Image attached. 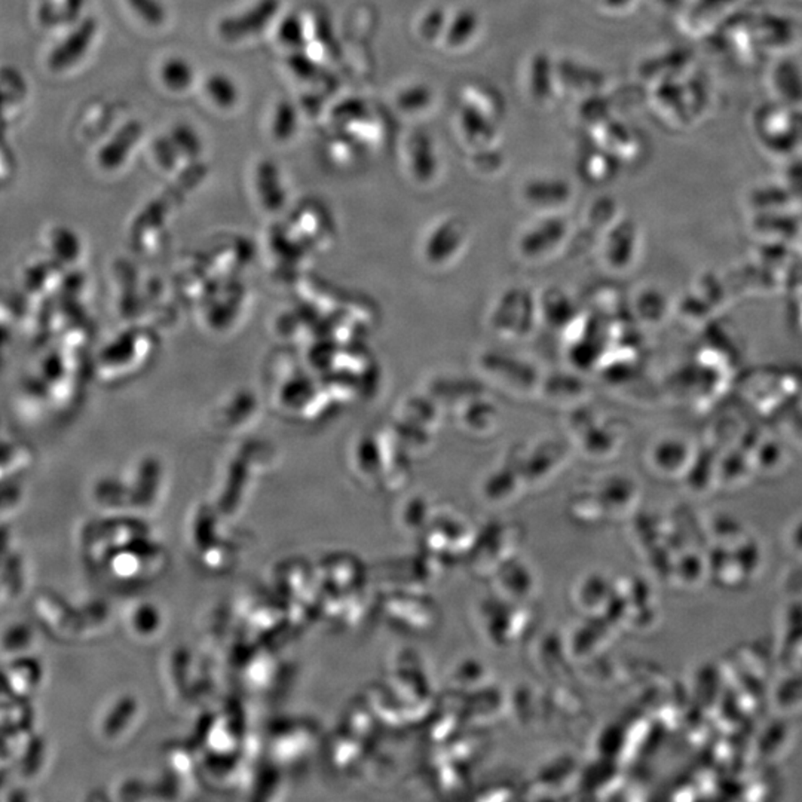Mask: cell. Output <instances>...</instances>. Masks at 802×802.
Returning a JSON list of instances; mask_svg holds the SVG:
<instances>
[{
	"label": "cell",
	"instance_id": "obj_1",
	"mask_svg": "<svg viewBox=\"0 0 802 802\" xmlns=\"http://www.w3.org/2000/svg\"><path fill=\"white\" fill-rule=\"evenodd\" d=\"M755 125L766 151L779 156H793L801 151L802 112L798 107H764L758 112Z\"/></svg>",
	"mask_w": 802,
	"mask_h": 802
},
{
	"label": "cell",
	"instance_id": "obj_2",
	"mask_svg": "<svg viewBox=\"0 0 802 802\" xmlns=\"http://www.w3.org/2000/svg\"><path fill=\"white\" fill-rule=\"evenodd\" d=\"M98 33V24L94 19L79 21L59 43L51 50L46 66L54 74H63L81 63L91 50Z\"/></svg>",
	"mask_w": 802,
	"mask_h": 802
},
{
	"label": "cell",
	"instance_id": "obj_3",
	"mask_svg": "<svg viewBox=\"0 0 802 802\" xmlns=\"http://www.w3.org/2000/svg\"><path fill=\"white\" fill-rule=\"evenodd\" d=\"M281 0H259L240 14L226 17L219 23V35L224 41L238 42L256 36L270 26L279 11Z\"/></svg>",
	"mask_w": 802,
	"mask_h": 802
},
{
	"label": "cell",
	"instance_id": "obj_4",
	"mask_svg": "<svg viewBox=\"0 0 802 802\" xmlns=\"http://www.w3.org/2000/svg\"><path fill=\"white\" fill-rule=\"evenodd\" d=\"M770 83L780 105L801 109L802 67L797 61L780 59L771 70Z\"/></svg>",
	"mask_w": 802,
	"mask_h": 802
},
{
	"label": "cell",
	"instance_id": "obj_5",
	"mask_svg": "<svg viewBox=\"0 0 802 802\" xmlns=\"http://www.w3.org/2000/svg\"><path fill=\"white\" fill-rule=\"evenodd\" d=\"M143 136V125L138 121H131L114 132V138L106 143L98 152V162L105 169H118L127 160L134 146L140 142Z\"/></svg>",
	"mask_w": 802,
	"mask_h": 802
},
{
	"label": "cell",
	"instance_id": "obj_6",
	"mask_svg": "<svg viewBox=\"0 0 802 802\" xmlns=\"http://www.w3.org/2000/svg\"><path fill=\"white\" fill-rule=\"evenodd\" d=\"M759 45L767 50H786L797 39V28L792 20L782 15L766 14L755 19Z\"/></svg>",
	"mask_w": 802,
	"mask_h": 802
},
{
	"label": "cell",
	"instance_id": "obj_7",
	"mask_svg": "<svg viewBox=\"0 0 802 802\" xmlns=\"http://www.w3.org/2000/svg\"><path fill=\"white\" fill-rule=\"evenodd\" d=\"M739 2L740 0H694L689 10V26L696 28L715 26Z\"/></svg>",
	"mask_w": 802,
	"mask_h": 802
},
{
	"label": "cell",
	"instance_id": "obj_8",
	"mask_svg": "<svg viewBox=\"0 0 802 802\" xmlns=\"http://www.w3.org/2000/svg\"><path fill=\"white\" fill-rule=\"evenodd\" d=\"M161 79L171 91H186L195 81V69L183 57H169L161 67Z\"/></svg>",
	"mask_w": 802,
	"mask_h": 802
},
{
	"label": "cell",
	"instance_id": "obj_9",
	"mask_svg": "<svg viewBox=\"0 0 802 802\" xmlns=\"http://www.w3.org/2000/svg\"><path fill=\"white\" fill-rule=\"evenodd\" d=\"M206 92L211 103L219 109H232L240 100V88L237 83L224 74L210 75L206 81Z\"/></svg>",
	"mask_w": 802,
	"mask_h": 802
},
{
	"label": "cell",
	"instance_id": "obj_10",
	"mask_svg": "<svg viewBox=\"0 0 802 802\" xmlns=\"http://www.w3.org/2000/svg\"><path fill=\"white\" fill-rule=\"evenodd\" d=\"M297 130L296 107L290 101H279L272 119V134L279 142H287Z\"/></svg>",
	"mask_w": 802,
	"mask_h": 802
},
{
	"label": "cell",
	"instance_id": "obj_11",
	"mask_svg": "<svg viewBox=\"0 0 802 802\" xmlns=\"http://www.w3.org/2000/svg\"><path fill=\"white\" fill-rule=\"evenodd\" d=\"M169 136L180 155L195 158L202 151V142H200L198 132L187 123H178L171 130Z\"/></svg>",
	"mask_w": 802,
	"mask_h": 802
},
{
	"label": "cell",
	"instance_id": "obj_12",
	"mask_svg": "<svg viewBox=\"0 0 802 802\" xmlns=\"http://www.w3.org/2000/svg\"><path fill=\"white\" fill-rule=\"evenodd\" d=\"M132 12L151 28H160L167 21V8L161 0H127Z\"/></svg>",
	"mask_w": 802,
	"mask_h": 802
},
{
	"label": "cell",
	"instance_id": "obj_13",
	"mask_svg": "<svg viewBox=\"0 0 802 802\" xmlns=\"http://www.w3.org/2000/svg\"><path fill=\"white\" fill-rule=\"evenodd\" d=\"M279 41L283 45L297 50L303 45L305 42V32H303V23L297 15H287L283 20V23L279 26Z\"/></svg>",
	"mask_w": 802,
	"mask_h": 802
},
{
	"label": "cell",
	"instance_id": "obj_14",
	"mask_svg": "<svg viewBox=\"0 0 802 802\" xmlns=\"http://www.w3.org/2000/svg\"><path fill=\"white\" fill-rule=\"evenodd\" d=\"M153 151H155L156 160L160 161L161 164L165 165V167H171V165L176 164V161L180 155L169 136H162V138H156L155 143H153Z\"/></svg>",
	"mask_w": 802,
	"mask_h": 802
}]
</instances>
